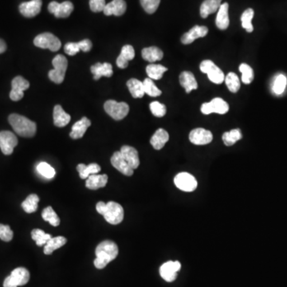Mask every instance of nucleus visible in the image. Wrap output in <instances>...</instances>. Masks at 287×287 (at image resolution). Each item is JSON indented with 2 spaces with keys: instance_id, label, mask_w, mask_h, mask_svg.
I'll return each instance as SVG.
<instances>
[{
  "instance_id": "f257e3e1",
  "label": "nucleus",
  "mask_w": 287,
  "mask_h": 287,
  "mask_svg": "<svg viewBox=\"0 0 287 287\" xmlns=\"http://www.w3.org/2000/svg\"><path fill=\"white\" fill-rule=\"evenodd\" d=\"M95 254L96 258L94 262V264L96 269L101 270L107 266L110 262L118 257V245L113 241L105 240L97 245Z\"/></svg>"
},
{
  "instance_id": "f03ea898",
  "label": "nucleus",
  "mask_w": 287,
  "mask_h": 287,
  "mask_svg": "<svg viewBox=\"0 0 287 287\" xmlns=\"http://www.w3.org/2000/svg\"><path fill=\"white\" fill-rule=\"evenodd\" d=\"M96 212L102 215L105 220L113 225H117L124 219V209L122 206L116 202L110 201L105 204L98 202L96 205Z\"/></svg>"
},
{
  "instance_id": "7ed1b4c3",
  "label": "nucleus",
  "mask_w": 287,
  "mask_h": 287,
  "mask_svg": "<svg viewBox=\"0 0 287 287\" xmlns=\"http://www.w3.org/2000/svg\"><path fill=\"white\" fill-rule=\"evenodd\" d=\"M8 120L18 135L23 137H32L35 135L36 124L26 117L21 116L20 114H11Z\"/></svg>"
},
{
  "instance_id": "20e7f679",
  "label": "nucleus",
  "mask_w": 287,
  "mask_h": 287,
  "mask_svg": "<svg viewBox=\"0 0 287 287\" xmlns=\"http://www.w3.org/2000/svg\"><path fill=\"white\" fill-rule=\"evenodd\" d=\"M54 70L49 71L48 75L49 79L56 84H61L65 79V75L68 67V61L65 56L58 54L52 61Z\"/></svg>"
},
{
  "instance_id": "39448f33",
  "label": "nucleus",
  "mask_w": 287,
  "mask_h": 287,
  "mask_svg": "<svg viewBox=\"0 0 287 287\" xmlns=\"http://www.w3.org/2000/svg\"><path fill=\"white\" fill-rule=\"evenodd\" d=\"M34 44L37 48L49 49L53 52L58 51L62 47V43L58 37L49 32L43 33L35 37Z\"/></svg>"
},
{
  "instance_id": "423d86ee",
  "label": "nucleus",
  "mask_w": 287,
  "mask_h": 287,
  "mask_svg": "<svg viewBox=\"0 0 287 287\" xmlns=\"http://www.w3.org/2000/svg\"><path fill=\"white\" fill-rule=\"evenodd\" d=\"M104 109L106 114L116 120H122L129 112V106L127 103L117 102L114 100L105 101Z\"/></svg>"
},
{
  "instance_id": "0eeeda50",
  "label": "nucleus",
  "mask_w": 287,
  "mask_h": 287,
  "mask_svg": "<svg viewBox=\"0 0 287 287\" xmlns=\"http://www.w3.org/2000/svg\"><path fill=\"white\" fill-rule=\"evenodd\" d=\"M200 71L203 73L208 74L211 82L215 84L223 83L225 80V75L214 62L211 60H204L200 64Z\"/></svg>"
},
{
  "instance_id": "6e6552de",
  "label": "nucleus",
  "mask_w": 287,
  "mask_h": 287,
  "mask_svg": "<svg viewBox=\"0 0 287 287\" xmlns=\"http://www.w3.org/2000/svg\"><path fill=\"white\" fill-rule=\"evenodd\" d=\"M174 183L181 191L191 192L197 188V181L195 178L188 172H180L174 179Z\"/></svg>"
},
{
  "instance_id": "1a4fd4ad",
  "label": "nucleus",
  "mask_w": 287,
  "mask_h": 287,
  "mask_svg": "<svg viewBox=\"0 0 287 287\" xmlns=\"http://www.w3.org/2000/svg\"><path fill=\"white\" fill-rule=\"evenodd\" d=\"M202 113L208 115V114H224L229 110V105L223 99L216 97L210 101V102L204 103L200 108Z\"/></svg>"
},
{
  "instance_id": "9d476101",
  "label": "nucleus",
  "mask_w": 287,
  "mask_h": 287,
  "mask_svg": "<svg viewBox=\"0 0 287 287\" xmlns=\"http://www.w3.org/2000/svg\"><path fill=\"white\" fill-rule=\"evenodd\" d=\"M11 86L12 89L10 93V98L12 101H18L24 97V91L29 89L30 83L21 76H17L12 80Z\"/></svg>"
},
{
  "instance_id": "9b49d317",
  "label": "nucleus",
  "mask_w": 287,
  "mask_h": 287,
  "mask_svg": "<svg viewBox=\"0 0 287 287\" xmlns=\"http://www.w3.org/2000/svg\"><path fill=\"white\" fill-rule=\"evenodd\" d=\"M18 139L16 136L10 131L0 132V148L4 155L13 153L14 148L17 146Z\"/></svg>"
},
{
  "instance_id": "f8f14e48",
  "label": "nucleus",
  "mask_w": 287,
  "mask_h": 287,
  "mask_svg": "<svg viewBox=\"0 0 287 287\" xmlns=\"http://www.w3.org/2000/svg\"><path fill=\"white\" fill-rule=\"evenodd\" d=\"M48 11L56 18H67L73 12V5L70 1H65L62 3L53 1L48 6Z\"/></svg>"
},
{
  "instance_id": "ddd939ff",
  "label": "nucleus",
  "mask_w": 287,
  "mask_h": 287,
  "mask_svg": "<svg viewBox=\"0 0 287 287\" xmlns=\"http://www.w3.org/2000/svg\"><path fill=\"white\" fill-rule=\"evenodd\" d=\"M180 268H181V264L180 262L168 261L161 266L160 274L164 280L171 283L176 280L177 272L180 271Z\"/></svg>"
},
{
  "instance_id": "4468645a",
  "label": "nucleus",
  "mask_w": 287,
  "mask_h": 287,
  "mask_svg": "<svg viewBox=\"0 0 287 287\" xmlns=\"http://www.w3.org/2000/svg\"><path fill=\"white\" fill-rule=\"evenodd\" d=\"M213 139V136L211 131L198 128L193 129L189 134V140L195 145H204L211 143Z\"/></svg>"
},
{
  "instance_id": "2eb2a0df",
  "label": "nucleus",
  "mask_w": 287,
  "mask_h": 287,
  "mask_svg": "<svg viewBox=\"0 0 287 287\" xmlns=\"http://www.w3.org/2000/svg\"><path fill=\"white\" fill-rule=\"evenodd\" d=\"M42 0H31L29 2H22L20 5V11L24 17L33 18L39 15L41 11Z\"/></svg>"
},
{
  "instance_id": "dca6fc26",
  "label": "nucleus",
  "mask_w": 287,
  "mask_h": 287,
  "mask_svg": "<svg viewBox=\"0 0 287 287\" xmlns=\"http://www.w3.org/2000/svg\"><path fill=\"white\" fill-rule=\"evenodd\" d=\"M111 164L117 170L125 176H130L133 174L134 170L129 166V164L124 160L120 152H115L111 157Z\"/></svg>"
},
{
  "instance_id": "f3484780",
  "label": "nucleus",
  "mask_w": 287,
  "mask_h": 287,
  "mask_svg": "<svg viewBox=\"0 0 287 287\" xmlns=\"http://www.w3.org/2000/svg\"><path fill=\"white\" fill-rule=\"evenodd\" d=\"M208 33V27L204 26H195L181 37V43L185 45L190 44L199 38L205 37Z\"/></svg>"
},
{
  "instance_id": "a211bd4d",
  "label": "nucleus",
  "mask_w": 287,
  "mask_h": 287,
  "mask_svg": "<svg viewBox=\"0 0 287 287\" xmlns=\"http://www.w3.org/2000/svg\"><path fill=\"white\" fill-rule=\"evenodd\" d=\"M120 153L124 160L127 161L133 170L136 169L140 165V159L138 152L136 148L129 145H124L120 148Z\"/></svg>"
},
{
  "instance_id": "6ab92c4d",
  "label": "nucleus",
  "mask_w": 287,
  "mask_h": 287,
  "mask_svg": "<svg viewBox=\"0 0 287 287\" xmlns=\"http://www.w3.org/2000/svg\"><path fill=\"white\" fill-rule=\"evenodd\" d=\"M126 2L124 0H113L112 2L105 5L103 12L107 16L110 15L120 16L124 15V12L126 11Z\"/></svg>"
},
{
  "instance_id": "aec40b11",
  "label": "nucleus",
  "mask_w": 287,
  "mask_h": 287,
  "mask_svg": "<svg viewBox=\"0 0 287 287\" xmlns=\"http://www.w3.org/2000/svg\"><path fill=\"white\" fill-rule=\"evenodd\" d=\"M90 70H91V73L94 74L95 80H99L101 77H110L114 74L113 67L108 62H105V63L97 62L90 67Z\"/></svg>"
},
{
  "instance_id": "412c9836",
  "label": "nucleus",
  "mask_w": 287,
  "mask_h": 287,
  "mask_svg": "<svg viewBox=\"0 0 287 287\" xmlns=\"http://www.w3.org/2000/svg\"><path fill=\"white\" fill-rule=\"evenodd\" d=\"M135 57V50L131 45H125L121 49L120 54L117 59V66L120 69H125L129 66V61Z\"/></svg>"
},
{
  "instance_id": "4be33fe9",
  "label": "nucleus",
  "mask_w": 287,
  "mask_h": 287,
  "mask_svg": "<svg viewBox=\"0 0 287 287\" xmlns=\"http://www.w3.org/2000/svg\"><path fill=\"white\" fill-rule=\"evenodd\" d=\"M90 125H91V121L90 119L84 117L81 120L73 124L72 130L70 133V137L74 140L82 138Z\"/></svg>"
},
{
  "instance_id": "5701e85b",
  "label": "nucleus",
  "mask_w": 287,
  "mask_h": 287,
  "mask_svg": "<svg viewBox=\"0 0 287 287\" xmlns=\"http://www.w3.org/2000/svg\"><path fill=\"white\" fill-rule=\"evenodd\" d=\"M10 278L17 287L26 285L30 280V272L26 268L18 267L11 272Z\"/></svg>"
},
{
  "instance_id": "b1692460",
  "label": "nucleus",
  "mask_w": 287,
  "mask_h": 287,
  "mask_svg": "<svg viewBox=\"0 0 287 287\" xmlns=\"http://www.w3.org/2000/svg\"><path fill=\"white\" fill-rule=\"evenodd\" d=\"M107 175L94 174V175H90L86 179V186L87 189H90V190H97V189L105 187V185H107Z\"/></svg>"
},
{
  "instance_id": "393cba45",
  "label": "nucleus",
  "mask_w": 287,
  "mask_h": 287,
  "mask_svg": "<svg viewBox=\"0 0 287 287\" xmlns=\"http://www.w3.org/2000/svg\"><path fill=\"white\" fill-rule=\"evenodd\" d=\"M228 9L229 5L227 2L221 4L220 7L218 10L215 24L219 30H226L229 26V15H228Z\"/></svg>"
},
{
  "instance_id": "a878e982",
  "label": "nucleus",
  "mask_w": 287,
  "mask_h": 287,
  "mask_svg": "<svg viewBox=\"0 0 287 287\" xmlns=\"http://www.w3.org/2000/svg\"><path fill=\"white\" fill-rule=\"evenodd\" d=\"M180 85L185 89L188 94L191 92V90L198 88V83L195 80V76L191 72L184 71L180 75Z\"/></svg>"
},
{
  "instance_id": "bb28decb",
  "label": "nucleus",
  "mask_w": 287,
  "mask_h": 287,
  "mask_svg": "<svg viewBox=\"0 0 287 287\" xmlns=\"http://www.w3.org/2000/svg\"><path fill=\"white\" fill-rule=\"evenodd\" d=\"M53 118H54V125L60 128L67 125L71 119L70 114H67L63 110V108L59 105L54 106Z\"/></svg>"
},
{
  "instance_id": "cd10ccee",
  "label": "nucleus",
  "mask_w": 287,
  "mask_h": 287,
  "mask_svg": "<svg viewBox=\"0 0 287 287\" xmlns=\"http://www.w3.org/2000/svg\"><path fill=\"white\" fill-rule=\"evenodd\" d=\"M168 140H169V135L167 131L163 129H159L151 138L150 143L155 149L160 150L161 148H163L165 144L168 142Z\"/></svg>"
},
{
  "instance_id": "c85d7f7f",
  "label": "nucleus",
  "mask_w": 287,
  "mask_h": 287,
  "mask_svg": "<svg viewBox=\"0 0 287 287\" xmlns=\"http://www.w3.org/2000/svg\"><path fill=\"white\" fill-rule=\"evenodd\" d=\"M222 0H205L200 7V15L206 19L208 15L219 10Z\"/></svg>"
},
{
  "instance_id": "c756f323",
  "label": "nucleus",
  "mask_w": 287,
  "mask_h": 287,
  "mask_svg": "<svg viewBox=\"0 0 287 287\" xmlns=\"http://www.w3.org/2000/svg\"><path fill=\"white\" fill-rule=\"evenodd\" d=\"M142 58L149 62L161 61L164 57L163 52L157 47L144 48L142 52Z\"/></svg>"
},
{
  "instance_id": "7c9ffc66",
  "label": "nucleus",
  "mask_w": 287,
  "mask_h": 287,
  "mask_svg": "<svg viewBox=\"0 0 287 287\" xmlns=\"http://www.w3.org/2000/svg\"><path fill=\"white\" fill-rule=\"evenodd\" d=\"M67 239L63 236H57V237H52L47 242V244L44 246L43 252L45 255H51L57 249H59L62 246H64L67 243Z\"/></svg>"
},
{
  "instance_id": "2f4dec72",
  "label": "nucleus",
  "mask_w": 287,
  "mask_h": 287,
  "mask_svg": "<svg viewBox=\"0 0 287 287\" xmlns=\"http://www.w3.org/2000/svg\"><path fill=\"white\" fill-rule=\"evenodd\" d=\"M127 86L129 88L131 95L134 98H142L145 95L144 90L143 82L136 78H131L127 82Z\"/></svg>"
},
{
  "instance_id": "473e14b6",
  "label": "nucleus",
  "mask_w": 287,
  "mask_h": 287,
  "mask_svg": "<svg viewBox=\"0 0 287 287\" xmlns=\"http://www.w3.org/2000/svg\"><path fill=\"white\" fill-rule=\"evenodd\" d=\"M77 170L79 172V176L82 180L87 179L90 175L97 174L101 171V167L97 164L93 163L89 165L79 164L77 165Z\"/></svg>"
},
{
  "instance_id": "72a5a7b5",
  "label": "nucleus",
  "mask_w": 287,
  "mask_h": 287,
  "mask_svg": "<svg viewBox=\"0 0 287 287\" xmlns=\"http://www.w3.org/2000/svg\"><path fill=\"white\" fill-rule=\"evenodd\" d=\"M167 71L166 67L158 64H149L146 67V73L151 79L160 80L163 77L164 73Z\"/></svg>"
},
{
  "instance_id": "f704fd0d",
  "label": "nucleus",
  "mask_w": 287,
  "mask_h": 287,
  "mask_svg": "<svg viewBox=\"0 0 287 287\" xmlns=\"http://www.w3.org/2000/svg\"><path fill=\"white\" fill-rule=\"evenodd\" d=\"M39 197L36 194H31V195H28L23 204H22V208H24V210L26 213H33L35 212L39 207Z\"/></svg>"
},
{
  "instance_id": "c9c22d12",
  "label": "nucleus",
  "mask_w": 287,
  "mask_h": 287,
  "mask_svg": "<svg viewBox=\"0 0 287 287\" xmlns=\"http://www.w3.org/2000/svg\"><path fill=\"white\" fill-rule=\"evenodd\" d=\"M42 217L44 220L49 222L50 225L53 227H58L60 224L59 217L58 216V215L56 214L54 209L50 206L43 209Z\"/></svg>"
},
{
  "instance_id": "e433bc0d",
  "label": "nucleus",
  "mask_w": 287,
  "mask_h": 287,
  "mask_svg": "<svg viewBox=\"0 0 287 287\" xmlns=\"http://www.w3.org/2000/svg\"><path fill=\"white\" fill-rule=\"evenodd\" d=\"M287 85V78L283 74H279L274 77L272 84V91L274 95H283Z\"/></svg>"
},
{
  "instance_id": "4c0bfd02",
  "label": "nucleus",
  "mask_w": 287,
  "mask_h": 287,
  "mask_svg": "<svg viewBox=\"0 0 287 287\" xmlns=\"http://www.w3.org/2000/svg\"><path fill=\"white\" fill-rule=\"evenodd\" d=\"M242 135L239 129H232L223 133V141L227 146L233 145L234 144L242 139Z\"/></svg>"
},
{
  "instance_id": "58836bf2",
  "label": "nucleus",
  "mask_w": 287,
  "mask_h": 287,
  "mask_svg": "<svg viewBox=\"0 0 287 287\" xmlns=\"http://www.w3.org/2000/svg\"><path fill=\"white\" fill-rule=\"evenodd\" d=\"M253 9H246V11L242 13L241 16V22H242V26L244 28L245 30L248 33H251L253 31L254 27L252 25V20L254 17Z\"/></svg>"
},
{
  "instance_id": "ea45409f",
  "label": "nucleus",
  "mask_w": 287,
  "mask_h": 287,
  "mask_svg": "<svg viewBox=\"0 0 287 287\" xmlns=\"http://www.w3.org/2000/svg\"><path fill=\"white\" fill-rule=\"evenodd\" d=\"M32 239L36 242V244L39 246L47 244V242L52 238L51 235L47 234L41 229H34L31 232Z\"/></svg>"
},
{
  "instance_id": "a19ab883",
  "label": "nucleus",
  "mask_w": 287,
  "mask_h": 287,
  "mask_svg": "<svg viewBox=\"0 0 287 287\" xmlns=\"http://www.w3.org/2000/svg\"><path fill=\"white\" fill-rule=\"evenodd\" d=\"M226 85L232 93H237L240 89V81L238 75L235 73H229L225 77Z\"/></svg>"
},
{
  "instance_id": "79ce46f5",
  "label": "nucleus",
  "mask_w": 287,
  "mask_h": 287,
  "mask_svg": "<svg viewBox=\"0 0 287 287\" xmlns=\"http://www.w3.org/2000/svg\"><path fill=\"white\" fill-rule=\"evenodd\" d=\"M144 90V93L146 95H148V96H158L161 95L162 92L160 89H158L154 82L152 81L151 78H146L143 82Z\"/></svg>"
},
{
  "instance_id": "37998d69",
  "label": "nucleus",
  "mask_w": 287,
  "mask_h": 287,
  "mask_svg": "<svg viewBox=\"0 0 287 287\" xmlns=\"http://www.w3.org/2000/svg\"><path fill=\"white\" fill-rule=\"evenodd\" d=\"M239 71L242 73V82L246 85L251 84L254 79V71L249 65L242 63L239 66Z\"/></svg>"
},
{
  "instance_id": "c03bdc74",
  "label": "nucleus",
  "mask_w": 287,
  "mask_h": 287,
  "mask_svg": "<svg viewBox=\"0 0 287 287\" xmlns=\"http://www.w3.org/2000/svg\"><path fill=\"white\" fill-rule=\"evenodd\" d=\"M37 171L43 177L48 178V179L54 178L56 174L54 167H52L50 165L46 162L39 163L37 166Z\"/></svg>"
},
{
  "instance_id": "a18cd8bd",
  "label": "nucleus",
  "mask_w": 287,
  "mask_h": 287,
  "mask_svg": "<svg viewBox=\"0 0 287 287\" xmlns=\"http://www.w3.org/2000/svg\"><path fill=\"white\" fill-rule=\"evenodd\" d=\"M144 10L148 14H153L159 7L161 0H140Z\"/></svg>"
},
{
  "instance_id": "49530a36",
  "label": "nucleus",
  "mask_w": 287,
  "mask_h": 287,
  "mask_svg": "<svg viewBox=\"0 0 287 287\" xmlns=\"http://www.w3.org/2000/svg\"><path fill=\"white\" fill-rule=\"evenodd\" d=\"M150 110L152 112V114L157 118H162L165 116L167 112V109L164 104L159 102V101H153L151 103Z\"/></svg>"
},
{
  "instance_id": "de8ad7c7",
  "label": "nucleus",
  "mask_w": 287,
  "mask_h": 287,
  "mask_svg": "<svg viewBox=\"0 0 287 287\" xmlns=\"http://www.w3.org/2000/svg\"><path fill=\"white\" fill-rule=\"evenodd\" d=\"M14 233L8 225L0 223V239L4 242H10L13 239Z\"/></svg>"
},
{
  "instance_id": "09e8293b",
  "label": "nucleus",
  "mask_w": 287,
  "mask_h": 287,
  "mask_svg": "<svg viewBox=\"0 0 287 287\" xmlns=\"http://www.w3.org/2000/svg\"><path fill=\"white\" fill-rule=\"evenodd\" d=\"M105 0H90V10L93 12H101L105 9Z\"/></svg>"
},
{
  "instance_id": "8fccbe9b",
  "label": "nucleus",
  "mask_w": 287,
  "mask_h": 287,
  "mask_svg": "<svg viewBox=\"0 0 287 287\" xmlns=\"http://www.w3.org/2000/svg\"><path fill=\"white\" fill-rule=\"evenodd\" d=\"M65 53L70 56H74L81 51L78 43H68L64 47Z\"/></svg>"
},
{
  "instance_id": "3c124183",
  "label": "nucleus",
  "mask_w": 287,
  "mask_h": 287,
  "mask_svg": "<svg viewBox=\"0 0 287 287\" xmlns=\"http://www.w3.org/2000/svg\"><path fill=\"white\" fill-rule=\"evenodd\" d=\"M78 45H79L81 50L84 52H89L92 48L93 44L90 39H84L82 41L78 42Z\"/></svg>"
},
{
  "instance_id": "603ef678",
  "label": "nucleus",
  "mask_w": 287,
  "mask_h": 287,
  "mask_svg": "<svg viewBox=\"0 0 287 287\" xmlns=\"http://www.w3.org/2000/svg\"><path fill=\"white\" fill-rule=\"evenodd\" d=\"M3 287H17L14 284L13 282L11 281V278L10 276L7 277L6 279L4 280V283H3Z\"/></svg>"
},
{
  "instance_id": "864d4df0",
  "label": "nucleus",
  "mask_w": 287,
  "mask_h": 287,
  "mask_svg": "<svg viewBox=\"0 0 287 287\" xmlns=\"http://www.w3.org/2000/svg\"><path fill=\"white\" fill-rule=\"evenodd\" d=\"M7 49V44L2 39H0V54L4 53Z\"/></svg>"
}]
</instances>
